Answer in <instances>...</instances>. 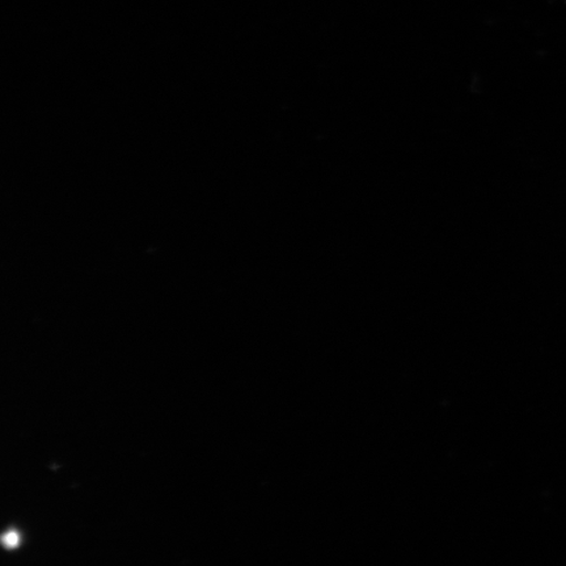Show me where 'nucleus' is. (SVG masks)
<instances>
[{"label":"nucleus","instance_id":"1","mask_svg":"<svg viewBox=\"0 0 566 566\" xmlns=\"http://www.w3.org/2000/svg\"><path fill=\"white\" fill-rule=\"evenodd\" d=\"M19 535L15 533V531H10V533H7L3 536V543L6 547L13 548L17 547L19 544Z\"/></svg>","mask_w":566,"mask_h":566}]
</instances>
